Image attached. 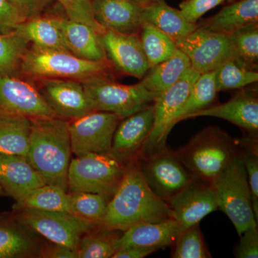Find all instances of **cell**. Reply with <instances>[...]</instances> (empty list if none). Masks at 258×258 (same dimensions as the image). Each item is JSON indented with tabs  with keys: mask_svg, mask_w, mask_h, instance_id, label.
Here are the masks:
<instances>
[{
	"mask_svg": "<svg viewBox=\"0 0 258 258\" xmlns=\"http://www.w3.org/2000/svg\"><path fill=\"white\" fill-rule=\"evenodd\" d=\"M170 219L167 204L149 187L136 161L127 164L121 182L110 200L99 225L124 232L141 222Z\"/></svg>",
	"mask_w": 258,
	"mask_h": 258,
	"instance_id": "cell-1",
	"label": "cell"
},
{
	"mask_svg": "<svg viewBox=\"0 0 258 258\" xmlns=\"http://www.w3.org/2000/svg\"><path fill=\"white\" fill-rule=\"evenodd\" d=\"M31 120L27 159L45 184L68 191L71 163L69 120L52 117Z\"/></svg>",
	"mask_w": 258,
	"mask_h": 258,
	"instance_id": "cell-2",
	"label": "cell"
},
{
	"mask_svg": "<svg viewBox=\"0 0 258 258\" xmlns=\"http://www.w3.org/2000/svg\"><path fill=\"white\" fill-rule=\"evenodd\" d=\"M175 154L195 179L212 184L239 154L237 141L217 125L202 129Z\"/></svg>",
	"mask_w": 258,
	"mask_h": 258,
	"instance_id": "cell-3",
	"label": "cell"
},
{
	"mask_svg": "<svg viewBox=\"0 0 258 258\" xmlns=\"http://www.w3.org/2000/svg\"><path fill=\"white\" fill-rule=\"evenodd\" d=\"M108 60L92 61L80 58L69 51L29 47L20 67V77L35 81L45 79L83 81L99 76H109Z\"/></svg>",
	"mask_w": 258,
	"mask_h": 258,
	"instance_id": "cell-4",
	"label": "cell"
},
{
	"mask_svg": "<svg viewBox=\"0 0 258 258\" xmlns=\"http://www.w3.org/2000/svg\"><path fill=\"white\" fill-rule=\"evenodd\" d=\"M126 165L111 152L76 157L70 163L68 192L99 194L111 200L121 182Z\"/></svg>",
	"mask_w": 258,
	"mask_h": 258,
	"instance_id": "cell-5",
	"label": "cell"
},
{
	"mask_svg": "<svg viewBox=\"0 0 258 258\" xmlns=\"http://www.w3.org/2000/svg\"><path fill=\"white\" fill-rule=\"evenodd\" d=\"M81 82L93 111L112 113L120 120L153 104L158 96L148 91L142 82L130 86L120 84L107 76Z\"/></svg>",
	"mask_w": 258,
	"mask_h": 258,
	"instance_id": "cell-6",
	"label": "cell"
},
{
	"mask_svg": "<svg viewBox=\"0 0 258 258\" xmlns=\"http://www.w3.org/2000/svg\"><path fill=\"white\" fill-rule=\"evenodd\" d=\"M216 193L218 209L227 215L241 234L257 225L243 160L239 154L212 183Z\"/></svg>",
	"mask_w": 258,
	"mask_h": 258,
	"instance_id": "cell-7",
	"label": "cell"
},
{
	"mask_svg": "<svg viewBox=\"0 0 258 258\" xmlns=\"http://www.w3.org/2000/svg\"><path fill=\"white\" fill-rule=\"evenodd\" d=\"M200 75L190 68L175 84L156 98L154 102V124L138 159L149 157L166 147L168 136L176 125V115L184 106L191 88Z\"/></svg>",
	"mask_w": 258,
	"mask_h": 258,
	"instance_id": "cell-8",
	"label": "cell"
},
{
	"mask_svg": "<svg viewBox=\"0 0 258 258\" xmlns=\"http://www.w3.org/2000/svg\"><path fill=\"white\" fill-rule=\"evenodd\" d=\"M13 215L29 230L76 252L83 235L96 226L68 212L26 208L13 210Z\"/></svg>",
	"mask_w": 258,
	"mask_h": 258,
	"instance_id": "cell-9",
	"label": "cell"
},
{
	"mask_svg": "<svg viewBox=\"0 0 258 258\" xmlns=\"http://www.w3.org/2000/svg\"><path fill=\"white\" fill-rule=\"evenodd\" d=\"M174 40L176 47L189 57L191 68L200 74L216 71L229 60L242 62L230 36L225 34L198 28Z\"/></svg>",
	"mask_w": 258,
	"mask_h": 258,
	"instance_id": "cell-10",
	"label": "cell"
},
{
	"mask_svg": "<svg viewBox=\"0 0 258 258\" xmlns=\"http://www.w3.org/2000/svg\"><path fill=\"white\" fill-rule=\"evenodd\" d=\"M139 169L149 187L166 202L196 180L185 169L175 153L166 148L137 160Z\"/></svg>",
	"mask_w": 258,
	"mask_h": 258,
	"instance_id": "cell-11",
	"label": "cell"
},
{
	"mask_svg": "<svg viewBox=\"0 0 258 258\" xmlns=\"http://www.w3.org/2000/svg\"><path fill=\"white\" fill-rule=\"evenodd\" d=\"M120 119L104 111H92L69 120L71 150L76 157L111 152L112 141Z\"/></svg>",
	"mask_w": 258,
	"mask_h": 258,
	"instance_id": "cell-12",
	"label": "cell"
},
{
	"mask_svg": "<svg viewBox=\"0 0 258 258\" xmlns=\"http://www.w3.org/2000/svg\"><path fill=\"white\" fill-rule=\"evenodd\" d=\"M0 116L57 117L35 83L19 76H0Z\"/></svg>",
	"mask_w": 258,
	"mask_h": 258,
	"instance_id": "cell-13",
	"label": "cell"
},
{
	"mask_svg": "<svg viewBox=\"0 0 258 258\" xmlns=\"http://www.w3.org/2000/svg\"><path fill=\"white\" fill-rule=\"evenodd\" d=\"M35 82L39 92L58 118L72 120L93 111L81 81L45 79Z\"/></svg>",
	"mask_w": 258,
	"mask_h": 258,
	"instance_id": "cell-14",
	"label": "cell"
},
{
	"mask_svg": "<svg viewBox=\"0 0 258 258\" xmlns=\"http://www.w3.org/2000/svg\"><path fill=\"white\" fill-rule=\"evenodd\" d=\"M166 204L171 218L177 222L183 230L200 224L205 217L218 210L216 193L212 184L197 179Z\"/></svg>",
	"mask_w": 258,
	"mask_h": 258,
	"instance_id": "cell-15",
	"label": "cell"
},
{
	"mask_svg": "<svg viewBox=\"0 0 258 258\" xmlns=\"http://www.w3.org/2000/svg\"><path fill=\"white\" fill-rule=\"evenodd\" d=\"M100 39L106 57L120 74L142 79L150 69L139 35L105 30Z\"/></svg>",
	"mask_w": 258,
	"mask_h": 258,
	"instance_id": "cell-16",
	"label": "cell"
},
{
	"mask_svg": "<svg viewBox=\"0 0 258 258\" xmlns=\"http://www.w3.org/2000/svg\"><path fill=\"white\" fill-rule=\"evenodd\" d=\"M154 120V103L120 120L112 141V154L125 164L137 161Z\"/></svg>",
	"mask_w": 258,
	"mask_h": 258,
	"instance_id": "cell-17",
	"label": "cell"
},
{
	"mask_svg": "<svg viewBox=\"0 0 258 258\" xmlns=\"http://www.w3.org/2000/svg\"><path fill=\"white\" fill-rule=\"evenodd\" d=\"M209 116L221 118L247 131L257 137L258 98L254 89H242L225 103L209 106L190 115L187 118Z\"/></svg>",
	"mask_w": 258,
	"mask_h": 258,
	"instance_id": "cell-18",
	"label": "cell"
},
{
	"mask_svg": "<svg viewBox=\"0 0 258 258\" xmlns=\"http://www.w3.org/2000/svg\"><path fill=\"white\" fill-rule=\"evenodd\" d=\"M95 18L104 29L139 35L144 5L135 0H91Z\"/></svg>",
	"mask_w": 258,
	"mask_h": 258,
	"instance_id": "cell-19",
	"label": "cell"
},
{
	"mask_svg": "<svg viewBox=\"0 0 258 258\" xmlns=\"http://www.w3.org/2000/svg\"><path fill=\"white\" fill-rule=\"evenodd\" d=\"M45 184L26 157L0 154V186L15 203L22 201L32 190Z\"/></svg>",
	"mask_w": 258,
	"mask_h": 258,
	"instance_id": "cell-20",
	"label": "cell"
},
{
	"mask_svg": "<svg viewBox=\"0 0 258 258\" xmlns=\"http://www.w3.org/2000/svg\"><path fill=\"white\" fill-rule=\"evenodd\" d=\"M37 235L13 214L0 217V258L38 257L42 244Z\"/></svg>",
	"mask_w": 258,
	"mask_h": 258,
	"instance_id": "cell-21",
	"label": "cell"
},
{
	"mask_svg": "<svg viewBox=\"0 0 258 258\" xmlns=\"http://www.w3.org/2000/svg\"><path fill=\"white\" fill-rule=\"evenodd\" d=\"M182 230L173 219L159 222H141L123 232L119 248L137 246L159 250L173 245Z\"/></svg>",
	"mask_w": 258,
	"mask_h": 258,
	"instance_id": "cell-22",
	"label": "cell"
},
{
	"mask_svg": "<svg viewBox=\"0 0 258 258\" xmlns=\"http://www.w3.org/2000/svg\"><path fill=\"white\" fill-rule=\"evenodd\" d=\"M54 18L70 52L85 60H108L99 35L91 27L69 18Z\"/></svg>",
	"mask_w": 258,
	"mask_h": 258,
	"instance_id": "cell-23",
	"label": "cell"
},
{
	"mask_svg": "<svg viewBox=\"0 0 258 258\" xmlns=\"http://www.w3.org/2000/svg\"><path fill=\"white\" fill-rule=\"evenodd\" d=\"M256 23L258 0H239L227 5L216 15L197 23L198 28L228 35Z\"/></svg>",
	"mask_w": 258,
	"mask_h": 258,
	"instance_id": "cell-24",
	"label": "cell"
},
{
	"mask_svg": "<svg viewBox=\"0 0 258 258\" xmlns=\"http://www.w3.org/2000/svg\"><path fill=\"white\" fill-rule=\"evenodd\" d=\"M142 20L144 23L150 24L173 40L186 36L198 28V24L189 23L180 10L171 8L164 0L144 5Z\"/></svg>",
	"mask_w": 258,
	"mask_h": 258,
	"instance_id": "cell-25",
	"label": "cell"
},
{
	"mask_svg": "<svg viewBox=\"0 0 258 258\" xmlns=\"http://www.w3.org/2000/svg\"><path fill=\"white\" fill-rule=\"evenodd\" d=\"M191 67L189 57L176 48L170 57L151 67L141 82L148 91L159 96L175 84Z\"/></svg>",
	"mask_w": 258,
	"mask_h": 258,
	"instance_id": "cell-26",
	"label": "cell"
},
{
	"mask_svg": "<svg viewBox=\"0 0 258 258\" xmlns=\"http://www.w3.org/2000/svg\"><path fill=\"white\" fill-rule=\"evenodd\" d=\"M15 32L35 46L69 52L54 16H41L40 15L28 19L20 24Z\"/></svg>",
	"mask_w": 258,
	"mask_h": 258,
	"instance_id": "cell-27",
	"label": "cell"
},
{
	"mask_svg": "<svg viewBox=\"0 0 258 258\" xmlns=\"http://www.w3.org/2000/svg\"><path fill=\"white\" fill-rule=\"evenodd\" d=\"M123 232L96 226L80 240L78 258H110L119 249Z\"/></svg>",
	"mask_w": 258,
	"mask_h": 258,
	"instance_id": "cell-28",
	"label": "cell"
},
{
	"mask_svg": "<svg viewBox=\"0 0 258 258\" xmlns=\"http://www.w3.org/2000/svg\"><path fill=\"white\" fill-rule=\"evenodd\" d=\"M31 120L23 116H0V154L26 157Z\"/></svg>",
	"mask_w": 258,
	"mask_h": 258,
	"instance_id": "cell-29",
	"label": "cell"
},
{
	"mask_svg": "<svg viewBox=\"0 0 258 258\" xmlns=\"http://www.w3.org/2000/svg\"><path fill=\"white\" fill-rule=\"evenodd\" d=\"M13 208V210L35 209L71 214L68 191L59 186L49 184L32 190L22 201L15 203Z\"/></svg>",
	"mask_w": 258,
	"mask_h": 258,
	"instance_id": "cell-30",
	"label": "cell"
},
{
	"mask_svg": "<svg viewBox=\"0 0 258 258\" xmlns=\"http://www.w3.org/2000/svg\"><path fill=\"white\" fill-rule=\"evenodd\" d=\"M217 92L215 71L200 74L194 83L184 106L176 115V124L187 119L190 115L208 108L215 100Z\"/></svg>",
	"mask_w": 258,
	"mask_h": 258,
	"instance_id": "cell-31",
	"label": "cell"
},
{
	"mask_svg": "<svg viewBox=\"0 0 258 258\" xmlns=\"http://www.w3.org/2000/svg\"><path fill=\"white\" fill-rule=\"evenodd\" d=\"M139 36L150 67L170 57L177 48L171 37L150 24L144 23Z\"/></svg>",
	"mask_w": 258,
	"mask_h": 258,
	"instance_id": "cell-32",
	"label": "cell"
},
{
	"mask_svg": "<svg viewBox=\"0 0 258 258\" xmlns=\"http://www.w3.org/2000/svg\"><path fill=\"white\" fill-rule=\"evenodd\" d=\"M30 42L16 32L0 34V76H19Z\"/></svg>",
	"mask_w": 258,
	"mask_h": 258,
	"instance_id": "cell-33",
	"label": "cell"
},
{
	"mask_svg": "<svg viewBox=\"0 0 258 258\" xmlns=\"http://www.w3.org/2000/svg\"><path fill=\"white\" fill-rule=\"evenodd\" d=\"M71 215L83 221L99 225L106 215L110 200L99 194L68 192Z\"/></svg>",
	"mask_w": 258,
	"mask_h": 258,
	"instance_id": "cell-34",
	"label": "cell"
},
{
	"mask_svg": "<svg viewBox=\"0 0 258 258\" xmlns=\"http://www.w3.org/2000/svg\"><path fill=\"white\" fill-rule=\"evenodd\" d=\"M257 81V71L240 60L227 61L215 71V82L218 92L242 89Z\"/></svg>",
	"mask_w": 258,
	"mask_h": 258,
	"instance_id": "cell-35",
	"label": "cell"
},
{
	"mask_svg": "<svg viewBox=\"0 0 258 258\" xmlns=\"http://www.w3.org/2000/svg\"><path fill=\"white\" fill-rule=\"evenodd\" d=\"M171 257L174 258H208L211 257L203 234L200 224L191 226L181 231L176 239Z\"/></svg>",
	"mask_w": 258,
	"mask_h": 258,
	"instance_id": "cell-36",
	"label": "cell"
},
{
	"mask_svg": "<svg viewBox=\"0 0 258 258\" xmlns=\"http://www.w3.org/2000/svg\"><path fill=\"white\" fill-rule=\"evenodd\" d=\"M240 154L247 172V181L252 197V208L256 221H258V156L257 141L247 138L237 141Z\"/></svg>",
	"mask_w": 258,
	"mask_h": 258,
	"instance_id": "cell-37",
	"label": "cell"
},
{
	"mask_svg": "<svg viewBox=\"0 0 258 258\" xmlns=\"http://www.w3.org/2000/svg\"><path fill=\"white\" fill-rule=\"evenodd\" d=\"M229 36L240 60L255 69L258 60V23L240 29Z\"/></svg>",
	"mask_w": 258,
	"mask_h": 258,
	"instance_id": "cell-38",
	"label": "cell"
},
{
	"mask_svg": "<svg viewBox=\"0 0 258 258\" xmlns=\"http://www.w3.org/2000/svg\"><path fill=\"white\" fill-rule=\"evenodd\" d=\"M66 12L68 18L91 27L100 35L106 29L97 22L91 0H57Z\"/></svg>",
	"mask_w": 258,
	"mask_h": 258,
	"instance_id": "cell-39",
	"label": "cell"
},
{
	"mask_svg": "<svg viewBox=\"0 0 258 258\" xmlns=\"http://www.w3.org/2000/svg\"><path fill=\"white\" fill-rule=\"evenodd\" d=\"M225 1L226 0H184L179 5L180 11L187 21L197 24L205 13Z\"/></svg>",
	"mask_w": 258,
	"mask_h": 258,
	"instance_id": "cell-40",
	"label": "cell"
},
{
	"mask_svg": "<svg viewBox=\"0 0 258 258\" xmlns=\"http://www.w3.org/2000/svg\"><path fill=\"white\" fill-rule=\"evenodd\" d=\"M27 18L8 0H0V34L14 32Z\"/></svg>",
	"mask_w": 258,
	"mask_h": 258,
	"instance_id": "cell-41",
	"label": "cell"
},
{
	"mask_svg": "<svg viewBox=\"0 0 258 258\" xmlns=\"http://www.w3.org/2000/svg\"><path fill=\"white\" fill-rule=\"evenodd\" d=\"M240 242L236 247L235 254L238 258L258 257L257 225L251 226L244 231Z\"/></svg>",
	"mask_w": 258,
	"mask_h": 258,
	"instance_id": "cell-42",
	"label": "cell"
},
{
	"mask_svg": "<svg viewBox=\"0 0 258 258\" xmlns=\"http://www.w3.org/2000/svg\"><path fill=\"white\" fill-rule=\"evenodd\" d=\"M28 19L38 16L47 4V0H8Z\"/></svg>",
	"mask_w": 258,
	"mask_h": 258,
	"instance_id": "cell-43",
	"label": "cell"
},
{
	"mask_svg": "<svg viewBox=\"0 0 258 258\" xmlns=\"http://www.w3.org/2000/svg\"><path fill=\"white\" fill-rule=\"evenodd\" d=\"M42 244L39 250L38 257L78 258L77 252L62 244L52 243Z\"/></svg>",
	"mask_w": 258,
	"mask_h": 258,
	"instance_id": "cell-44",
	"label": "cell"
},
{
	"mask_svg": "<svg viewBox=\"0 0 258 258\" xmlns=\"http://www.w3.org/2000/svg\"><path fill=\"white\" fill-rule=\"evenodd\" d=\"M156 251L157 249L149 247L129 246L120 247L115 252L112 258H144L154 253Z\"/></svg>",
	"mask_w": 258,
	"mask_h": 258,
	"instance_id": "cell-45",
	"label": "cell"
},
{
	"mask_svg": "<svg viewBox=\"0 0 258 258\" xmlns=\"http://www.w3.org/2000/svg\"><path fill=\"white\" fill-rule=\"evenodd\" d=\"M135 1L138 2L142 5H146L149 4V3H153V2L160 1V0H135Z\"/></svg>",
	"mask_w": 258,
	"mask_h": 258,
	"instance_id": "cell-46",
	"label": "cell"
},
{
	"mask_svg": "<svg viewBox=\"0 0 258 258\" xmlns=\"http://www.w3.org/2000/svg\"><path fill=\"white\" fill-rule=\"evenodd\" d=\"M0 196H7L6 193L5 192L4 189L0 186Z\"/></svg>",
	"mask_w": 258,
	"mask_h": 258,
	"instance_id": "cell-47",
	"label": "cell"
}]
</instances>
